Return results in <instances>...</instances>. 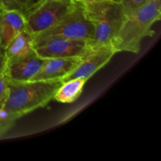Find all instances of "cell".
<instances>
[{"mask_svg": "<svg viewBox=\"0 0 161 161\" xmlns=\"http://www.w3.org/2000/svg\"><path fill=\"white\" fill-rule=\"evenodd\" d=\"M160 16L161 3L157 0H150L126 16L111 42L115 52L138 53L143 39L154 35L155 31L152 30V27L160 20Z\"/></svg>", "mask_w": 161, "mask_h": 161, "instance_id": "cell-1", "label": "cell"}, {"mask_svg": "<svg viewBox=\"0 0 161 161\" xmlns=\"http://www.w3.org/2000/svg\"><path fill=\"white\" fill-rule=\"evenodd\" d=\"M61 80L17 81L9 79V96L3 108L18 119L46 106L62 84Z\"/></svg>", "mask_w": 161, "mask_h": 161, "instance_id": "cell-2", "label": "cell"}, {"mask_svg": "<svg viewBox=\"0 0 161 161\" xmlns=\"http://www.w3.org/2000/svg\"><path fill=\"white\" fill-rule=\"evenodd\" d=\"M86 17L94 29L93 47L111 45V42L126 18L120 2L113 0L83 2Z\"/></svg>", "mask_w": 161, "mask_h": 161, "instance_id": "cell-3", "label": "cell"}, {"mask_svg": "<svg viewBox=\"0 0 161 161\" xmlns=\"http://www.w3.org/2000/svg\"><path fill=\"white\" fill-rule=\"evenodd\" d=\"M94 29L92 23L86 17L83 3H75L72 10L61 17L50 28L31 35L33 47L53 38L84 39L92 42Z\"/></svg>", "mask_w": 161, "mask_h": 161, "instance_id": "cell-4", "label": "cell"}, {"mask_svg": "<svg viewBox=\"0 0 161 161\" xmlns=\"http://www.w3.org/2000/svg\"><path fill=\"white\" fill-rule=\"evenodd\" d=\"M75 5L72 0H40L25 16V30L34 35L50 28L72 10Z\"/></svg>", "mask_w": 161, "mask_h": 161, "instance_id": "cell-5", "label": "cell"}, {"mask_svg": "<svg viewBox=\"0 0 161 161\" xmlns=\"http://www.w3.org/2000/svg\"><path fill=\"white\" fill-rule=\"evenodd\" d=\"M91 42L84 39L53 38L34 47L36 53L42 59L53 58L83 57L91 49Z\"/></svg>", "mask_w": 161, "mask_h": 161, "instance_id": "cell-6", "label": "cell"}, {"mask_svg": "<svg viewBox=\"0 0 161 161\" xmlns=\"http://www.w3.org/2000/svg\"><path fill=\"white\" fill-rule=\"evenodd\" d=\"M111 45L93 47L81 57L78 65L62 80V82L75 78H84L89 80L92 75L106 65L116 54Z\"/></svg>", "mask_w": 161, "mask_h": 161, "instance_id": "cell-7", "label": "cell"}, {"mask_svg": "<svg viewBox=\"0 0 161 161\" xmlns=\"http://www.w3.org/2000/svg\"><path fill=\"white\" fill-rule=\"evenodd\" d=\"M80 59V57L46 58L31 80H62L78 65Z\"/></svg>", "mask_w": 161, "mask_h": 161, "instance_id": "cell-8", "label": "cell"}, {"mask_svg": "<svg viewBox=\"0 0 161 161\" xmlns=\"http://www.w3.org/2000/svg\"><path fill=\"white\" fill-rule=\"evenodd\" d=\"M43 59L37 55L35 50L29 54L12 61H6L5 73L10 80L28 81L39 72Z\"/></svg>", "mask_w": 161, "mask_h": 161, "instance_id": "cell-9", "label": "cell"}, {"mask_svg": "<svg viewBox=\"0 0 161 161\" xmlns=\"http://www.w3.org/2000/svg\"><path fill=\"white\" fill-rule=\"evenodd\" d=\"M25 28L26 21L23 14L17 10H3L0 14V42L3 50Z\"/></svg>", "mask_w": 161, "mask_h": 161, "instance_id": "cell-10", "label": "cell"}, {"mask_svg": "<svg viewBox=\"0 0 161 161\" xmlns=\"http://www.w3.org/2000/svg\"><path fill=\"white\" fill-rule=\"evenodd\" d=\"M34 50L31 35L27 30L17 35L3 50L6 61H12L29 54Z\"/></svg>", "mask_w": 161, "mask_h": 161, "instance_id": "cell-11", "label": "cell"}, {"mask_svg": "<svg viewBox=\"0 0 161 161\" xmlns=\"http://www.w3.org/2000/svg\"><path fill=\"white\" fill-rule=\"evenodd\" d=\"M87 80L84 78H75L63 82L53 96V100L61 103H72L82 94Z\"/></svg>", "mask_w": 161, "mask_h": 161, "instance_id": "cell-12", "label": "cell"}, {"mask_svg": "<svg viewBox=\"0 0 161 161\" xmlns=\"http://www.w3.org/2000/svg\"><path fill=\"white\" fill-rule=\"evenodd\" d=\"M40 0H0L3 10H17L26 16Z\"/></svg>", "mask_w": 161, "mask_h": 161, "instance_id": "cell-13", "label": "cell"}, {"mask_svg": "<svg viewBox=\"0 0 161 161\" xmlns=\"http://www.w3.org/2000/svg\"><path fill=\"white\" fill-rule=\"evenodd\" d=\"M9 78L5 72L0 74V108L4 105L9 96Z\"/></svg>", "mask_w": 161, "mask_h": 161, "instance_id": "cell-14", "label": "cell"}, {"mask_svg": "<svg viewBox=\"0 0 161 161\" xmlns=\"http://www.w3.org/2000/svg\"><path fill=\"white\" fill-rule=\"evenodd\" d=\"M150 0H119L126 16L130 15L135 9L143 6Z\"/></svg>", "mask_w": 161, "mask_h": 161, "instance_id": "cell-15", "label": "cell"}, {"mask_svg": "<svg viewBox=\"0 0 161 161\" xmlns=\"http://www.w3.org/2000/svg\"><path fill=\"white\" fill-rule=\"evenodd\" d=\"M16 122H9V121L2 120L0 119V138H3L14 125Z\"/></svg>", "mask_w": 161, "mask_h": 161, "instance_id": "cell-16", "label": "cell"}, {"mask_svg": "<svg viewBox=\"0 0 161 161\" xmlns=\"http://www.w3.org/2000/svg\"><path fill=\"white\" fill-rule=\"evenodd\" d=\"M6 58L3 50L0 52V74L3 73L6 71Z\"/></svg>", "mask_w": 161, "mask_h": 161, "instance_id": "cell-17", "label": "cell"}, {"mask_svg": "<svg viewBox=\"0 0 161 161\" xmlns=\"http://www.w3.org/2000/svg\"><path fill=\"white\" fill-rule=\"evenodd\" d=\"M94 1H102V0H84V2H94ZM113 1H119V0H113Z\"/></svg>", "mask_w": 161, "mask_h": 161, "instance_id": "cell-18", "label": "cell"}, {"mask_svg": "<svg viewBox=\"0 0 161 161\" xmlns=\"http://www.w3.org/2000/svg\"><path fill=\"white\" fill-rule=\"evenodd\" d=\"M72 1L74 2V3H83L84 0H72Z\"/></svg>", "mask_w": 161, "mask_h": 161, "instance_id": "cell-19", "label": "cell"}, {"mask_svg": "<svg viewBox=\"0 0 161 161\" xmlns=\"http://www.w3.org/2000/svg\"><path fill=\"white\" fill-rule=\"evenodd\" d=\"M3 8H2L1 5H0V14H1V13L3 12Z\"/></svg>", "mask_w": 161, "mask_h": 161, "instance_id": "cell-20", "label": "cell"}, {"mask_svg": "<svg viewBox=\"0 0 161 161\" xmlns=\"http://www.w3.org/2000/svg\"><path fill=\"white\" fill-rule=\"evenodd\" d=\"M3 50V49H2V46H1V42H0V52Z\"/></svg>", "mask_w": 161, "mask_h": 161, "instance_id": "cell-21", "label": "cell"}, {"mask_svg": "<svg viewBox=\"0 0 161 161\" xmlns=\"http://www.w3.org/2000/svg\"><path fill=\"white\" fill-rule=\"evenodd\" d=\"M157 2H160V3H161V0H157Z\"/></svg>", "mask_w": 161, "mask_h": 161, "instance_id": "cell-22", "label": "cell"}]
</instances>
